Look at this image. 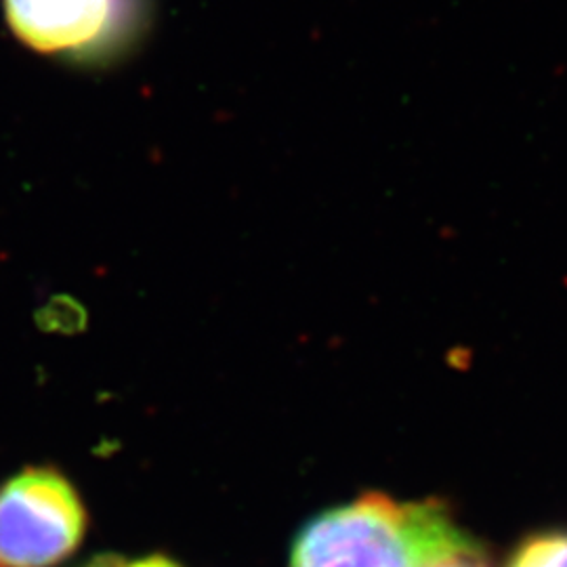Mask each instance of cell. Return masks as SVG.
I'll list each match as a JSON object with an SVG mask.
<instances>
[{
	"label": "cell",
	"mask_w": 567,
	"mask_h": 567,
	"mask_svg": "<svg viewBox=\"0 0 567 567\" xmlns=\"http://www.w3.org/2000/svg\"><path fill=\"white\" fill-rule=\"evenodd\" d=\"M471 543L435 501L395 503L365 494L305 527L290 567H425Z\"/></svg>",
	"instance_id": "cell-1"
},
{
	"label": "cell",
	"mask_w": 567,
	"mask_h": 567,
	"mask_svg": "<svg viewBox=\"0 0 567 567\" xmlns=\"http://www.w3.org/2000/svg\"><path fill=\"white\" fill-rule=\"evenodd\" d=\"M81 498L53 468H25L0 486V567H53L79 547Z\"/></svg>",
	"instance_id": "cell-2"
},
{
	"label": "cell",
	"mask_w": 567,
	"mask_h": 567,
	"mask_svg": "<svg viewBox=\"0 0 567 567\" xmlns=\"http://www.w3.org/2000/svg\"><path fill=\"white\" fill-rule=\"evenodd\" d=\"M147 0H4V18L25 47L61 58H97L131 41Z\"/></svg>",
	"instance_id": "cell-3"
},
{
	"label": "cell",
	"mask_w": 567,
	"mask_h": 567,
	"mask_svg": "<svg viewBox=\"0 0 567 567\" xmlns=\"http://www.w3.org/2000/svg\"><path fill=\"white\" fill-rule=\"evenodd\" d=\"M507 567H567V534L548 532L526 538Z\"/></svg>",
	"instance_id": "cell-4"
},
{
	"label": "cell",
	"mask_w": 567,
	"mask_h": 567,
	"mask_svg": "<svg viewBox=\"0 0 567 567\" xmlns=\"http://www.w3.org/2000/svg\"><path fill=\"white\" fill-rule=\"evenodd\" d=\"M425 567H492L487 559L486 550L480 547L475 540L463 548H456L444 557L426 564Z\"/></svg>",
	"instance_id": "cell-5"
},
{
	"label": "cell",
	"mask_w": 567,
	"mask_h": 567,
	"mask_svg": "<svg viewBox=\"0 0 567 567\" xmlns=\"http://www.w3.org/2000/svg\"><path fill=\"white\" fill-rule=\"evenodd\" d=\"M84 567H179L175 566L173 561L164 559V557H147L142 561H135V564H126L121 557H114V555H103L93 559L89 566Z\"/></svg>",
	"instance_id": "cell-6"
}]
</instances>
